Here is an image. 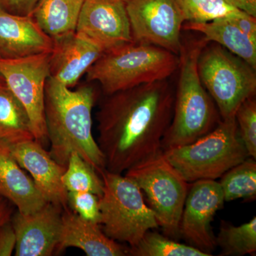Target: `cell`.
I'll list each match as a JSON object with an SVG mask.
<instances>
[{
  "mask_svg": "<svg viewBox=\"0 0 256 256\" xmlns=\"http://www.w3.org/2000/svg\"><path fill=\"white\" fill-rule=\"evenodd\" d=\"M18 164L31 175L35 186L47 202L68 207V192L62 183L66 168L53 159L35 139L8 144Z\"/></svg>",
  "mask_w": 256,
  "mask_h": 256,
  "instance_id": "14",
  "label": "cell"
},
{
  "mask_svg": "<svg viewBox=\"0 0 256 256\" xmlns=\"http://www.w3.org/2000/svg\"><path fill=\"white\" fill-rule=\"evenodd\" d=\"M16 238L11 220L0 227V256H10L14 252Z\"/></svg>",
  "mask_w": 256,
  "mask_h": 256,
  "instance_id": "30",
  "label": "cell"
},
{
  "mask_svg": "<svg viewBox=\"0 0 256 256\" xmlns=\"http://www.w3.org/2000/svg\"><path fill=\"white\" fill-rule=\"evenodd\" d=\"M3 85H5L4 80V78H3L2 77V76L0 75V86Z\"/></svg>",
  "mask_w": 256,
  "mask_h": 256,
  "instance_id": "34",
  "label": "cell"
},
{
  "mask_svg": "<svg viewBox=\"0 0 256 256\" xmlns=\"http://www.w3.org/2000/svg\"><path fill=\"white\" fill-rule=\"evenodd\" d=\"M104 191L99 196L100 225L109 238L134 246L148 230L159 228L137 184L126 175L100 173Z\"/></svg>",
  "mask_w": 256,
  "mask_h": 256,
  "instance_id": "6",
  "label": "cell"
},
{
  "mask_svg": "<svg viewBox=\"0 0 256 256\" xmlns=\"http://www.w3.org/2000/svg\"><path fill=\"white\" fill-rule=\"evenodd\" d=\"M146 195L165 236L178 238L180 224L190 186L166 161L163 152L124 172Z\"/></svg>",
  "mask_w": 256,
  "mask_h": 256,
  "instance_id": "8",
  "label": "cell"
},
{
  "mask_svg": "<svg viewBox=\"0 0 256 256\" xmlns=\"http://www.w3.org/2000/svg\"><path fill=\"white\" fill-rule=\"evenodd\" d=\"M230 20L244 34L256 42V20L254 16L245 14L232 16Z\"/></svg>",
  "mask_w": 256,
  "mask_h": 256,
  "instance_id": "31",
  "label": "cell"
},
{
  "mask_svg": "<svg viewBox=\"0 0 256 256\" xmlns=\"http://www.w3.org/2000/svg\"><path fill=\"white\" fill-rule=\"evenodd\" d=\"M208 42L204 38L183 44L180 76L174 92L172 118L162 140V150L186 146L206 136L222 118L214 102L200 80L197 63Z\"/></svg>",
  "mask_w": 256,
  "mask_h": 256,
  "instance_id": "3",
  "label": "cell"
},
{
  "mask_svg": "<svg viewBox=\"0 0 256 256\" xmlns=\"http://www.w3.org/2000/svg\"><path fill=\"white\" fill-rule=\"evenodd\" d=\"M84 0H38L31 16L52 40L76 32Z\"/></svg>",
  "mask_w": 256,
  "mask_h": 256,
  "instance_id": "20",
  "label": "cell"
},
{
  "mask_svg": "<svg viewBox=\"0 0 256 256\" xmlns=\"http://www.w3.org/2000/svg\"><path fill=\"white\" fill-rule=\"evenodd\" d=\"M228 4L256 18V0H225Z\"/></svg>",
  "mask_w": 256,
  "mask_h": 256,
  "instance_id": "32",
  "label": "cell"
},
{
  "mask_svg": "<svg viewBox=\"0 0 256 256\" xmlns=\"http://www.w3.org/2000/svg\"><path fill=\"white\" fill-rule=\"evenodd\" d=\"M68 248L80 249L88 256H128V248L108 237L100 224L84 220L69 208L62 214L56 252Z\"/></svg>",
  "mask_w": 256,
  "mask_h": 256,
  "instance_id": "17",
  "label": "cell"
},
{
  "mask_svg": "<svg viewBox=\"0 0 256 256\" xmlns=\"http://www.w3.org/2000/svg\"><path fill=\"white\" fill-rule=\"evenodd\" d=\"M174 104L168 79L107 95L96 114L106 170L122 174L162 154Z\"/></svg>",
  "mask_w": 256,
  "mask_h": 256,
  "instance_id": "1",
  "label": "cell"
},
{
  "mask_svg": "<svg viewBox=\"0 0 256 256\" xmlns=\"http://www.w3.org/2000/svg\"><path fill=\"white\" fill-rule=\"evenodd\" d=\"M38 0H0V10L10 14L31 16Z\"/></svg>",
  "mask_w": 256,
  "mask_h": 256,
  "instance_id": "29",
  "label": "cell"
},
{
  "mask_svg": "<svg viewBox=\"0 0 256 256\" xmlns=\"http://www.w3.org/2000/svg\"><path fill=\"white\" fill-rule=\"evenodd\" d=\"M53 41L50 77L70 88L104 53L98 44L76 32Z\"/></svg>",
  "mask_w": 256,
  "mask_h": 256,
  "instance_id": "15",
  "label": "cell"
},
{
  "mask_svg": "<svg viewBox=\"0 0 256 256\" xmlns=\"http://www.w3.org/2000/svg\"><path fill=\"white\" fill-rule=\"evenodd\" d=\"M34 139L28 112L6 84L0 86V141L12 144Z\"/></svg>",
  "mask_w": 256,
  "mask_h": 256,
  "instance_id": "21",
  "label": "cell"
},
{
  "mask_svg": "<svg viewBox=\"0 0 256 256\" xmlns=\"http://www.w3.org/2000/svg\"><path fill=\"white\" fill-rule=\"evenodd\" d=\"M188 22L204 23L217 18L240 16L246 12L225 0H176ZM247 14V13H246Z\"/></svg>",
  "mask_w": 256,
  "mask_h": 256,
  "instance_id": "26",
  "label": "cell"
},
{
  "mask_svg": "<svg viewBox=\"0 0 256 256\" xmlns=\"http://www.w3.org/2000/svg\"><path fill=\"white\" fill-rule=\"evenodd\" d=\"M163 156L188 183L220 178L250 156L236 117L222 120L206 136L186 146L166 150Z\"/></svg>",
  "mask_w": 256,
  "mask_h": 256,
  "instance_id": "5",
  "label": "cell"
},
{
  "mask_svg": "<svg viewBox=\"0 0 256 256\" xmlns=\"http://www.w3.org/2000/svg\"><path fill=\"white\" fill-rule=\"evenodd\" d=\"M0 196L22 214L40 210L46 203L33 180L14 159L9 146L0 141Z\"/></svg>",
  "mask_w": 256,
  "mask_h": 256,
  "instance_id": "18",
  "label": "cell"
},
{
  "mask_svg": "<svg viewBox=\"0 0 256 256\" xmlns=\"http://www.w3.org/2000/svg\"><path fill=\"white\" fill-rule=\"evenodd\" d=\"M94 88L84 85L72 90L48 77L45 87L44 116L50 156L66 168L72 152H77L100 174L106 162L92 132Z\"/></svg>",
  "mask_w": 256,
  "mask_h": 256,
  "instance_id": "2",
  "label": "cell"
},
{
  "mask_svg": "<svg viewBox=\"0 0 256 256\" xmlns=\"http://www.w3.org/2000/svg\"><path fill=\"white\" fill-rule=\"evenodd\" d=\"M12 205L11 202L0 196V227L11 220L14 214Z\"/></svg>",
  "mask_w": 256,
  "mask_h": 256,
  "instance_id": "33",
  "label": "cell"
},
{
  "mask_svg": "<svg viewBox=\"0 0 256 256\" xmlns=\"http://www.w3.org/2000/svg\"><path fill=\"white\" fill-rule=\"evenodd\" d=\"M183 28L200 32L207 42H214L256 69V42L238 28L230 18L204 23L188 22Z\"/></svg>",
  "mask_w": 256,
  "mask_h": 256,
  "instance_id": "19",
  "label": "cell"
},
{
  "mask_svg": "<svg viewBox=\"0 0 256 256\" xmlns=\"http://www.w3.org/2000/svg\"><path fill=\"white\" fill-rule=\"evenodd\" d=\"M132 256H210L192 246L178 242L152 230H148L134 246L128 248Z\"/></svg>",
  "mask_w": 256,
  "mask_h": 256,
  "instance_id": "24",
  "label": "cell"
},
{
  "mask_svg": "<svg viewBox=\"0 0 256 256\" xmlns=\"http://www.w3.org/2000/svg\"><path fill=\"white\" fill-rule=\"evenodd\" d=\"M63 207L46 202L30 214L18 212L11 223L16 234V256H50L56 252L62 225Z\"/></svg>",
  "mask_w": 256,
  "mask_h": 256,
  "instance_id": "13",
  "label": "cell"
},
{
  "mask_svg": "<svg viewBox=\"0 0 256 256\" xmlns=\"http://www.w3.org/2000/svg\"><path fill=\"white\" fill-rule=\"evenodd\" d=\"M76 32L104 52L133 42L124 0H84Z\"/></svg>",
  "mask_w": 256,
  "mask_h": 256,
  "instance_id": "12",
  "label": "cell"
},
{
  "mask_svg": "<svg viewBox=\"0 0 256 256\" xmlns=\"http://www.w3.org/2000/svg\"><path fill=\"white\" fill-rule=\"evenodd\" d=\"M54 41L32 16L0 10V58L16 60L50 53Z\"/></svg>",
  "mask_w": 256,
  "mask_h": 256,
  "instance_id": "16",
  "label": "cell"
},
{
  "mask_svg": "<svg viewBox=\"0 0 256 256\" xmlns=\"http://www.w3.org/2000/svg\"><path fill=\"white\" fill-rule=\"evenodd\" d=\"M62 180L68 192H88L100 196L104 191L100 175L75 152L70 154Z\"/></svg>",
  "mask_w": 256,
  "mask_h": 256,
  "instance_id": "25",
  "label": "cell"
},
{
  "mask_svg": "<svg viewBox=\"0 0 256 256\" xmlns=\"http://www.w3.org/2000/svg\"><path fill=\"white\" fill-rule=\"evenodd\" d=\"M216 246L220 248V256L255 255L256 252V218L236 226L222 220L220 232L216 236Z\"/></svg>",
  "mask_w": 256,
  "mask_h": 256,
  "instance_id": "22",
  "label": "cell"
},
{
  "mask_svg": "<svg viewBox=\"0 0 256 256\" xmlns=\"http://www.w3.org/2000/svg\"><path fill=\"white\" fill-rule=\"evenodd\" d=\"M50 53L16 60L0 58V75L28 112L34 138L47 140L44 116L45 87L50 77Z\"/></svg>",
  "mask_w": 256,
  "mask_h": 256,
  "instance_id": "9",
  "label": "cell"
},
{
  "mask_svg": "<svg viewBox=\"0 0 256 256\" xmlns=\"http://www.w3.org/2000/svg\"><path fill=\"white\" fill-rule=\"evenodd\" d=\"M224 203L223 192L218 182L206 180L193 182L182 214L180 236L192 246L212 256L217 246L212 222Z\"/></svg>",
  "mask_w": 256,
  "mask_h": 256,
  "instance_id": "11",
  "label": "cell"
},
{
  "mask_svg": "<svg viewBox=\"0 0 256 256\" xmlns=\"http://www.w3.org/2000/svg\"><path fill=\"white\" fill-rule=\"evenodd\" d=\"M133 42L180 55L184 15L176 0H124Z\"/></svg>",
  "mask_w": 256,
  "mask_h": 256,
  "instance_id": "10",
  "label": "cell"
},
{
  "mask_svg": "<svg viewBox=\"0 0 256 256\" xmlns=\"http://www.w3.org/2000/svg\"><path fill=\"white\" fill-rule=\"evenodd\" d=\"M68 207L84 220L100 223L99 196L88 192H68Z\"/></svg>",
  "mask_w": 256,
  "mask_h": 256,
  "instance_id": "28",
  "label": "cell"
},
{
  "mask_svg": "<svg viewBox=\"0 0 256 256\" xmlns=\"http://www.w3.org/2000/svg\"><path fill=\"white\" fill-rule=\"evenodd\" d=\"M220 185L224 201L244 200L252 202L256 196V162L249 156L222 176Z\"/></svg>",
  "mask_w": 256,
  "mask_h": 256,
  "instance_id": "23",
  "label": "cell"
},
{
  "mask_svg": "<svg viewBox=\"0 0 256 256\" xmlns=\"http://www.w3.org/2000/svg\"><path fill=\"white\" fill-rule=\"evenodd\" d=\"M197 68L222 120L236 117L242 102L255 97L256 69L220 45H206L198 56Z\"/></svg>",
  "mask_w": 256,
  "mask_h": 256,
  "instance_id": "7",
  "label": "cell"
},
{
  "mask_svg": "<svg viewBox=\"0 0 256 256\" xmlns=\"http://www.w3.org/2000/svg\"><path fill=\"white\" fill-rule=\"evenodd\" d=\"M239 134L250 158L256 159V100L244 101L236 112Z\"/></svg>",
  "mask_w": 256,
  "mask_h": 256,
  "instance_id": "27",
  "label": "cell"
},
{
  "mask_svg": "<svg viewBox=\"0 0 256 256\" xmlns=\"http://www.w3.org/2000/svg\"><path fill=\"white\" fill-rule=\"evenodd\" d=\"M178 56L161 47L132 42L106 50L87 70L88 82H98L107 95L166 80L178 70Z\"/></svg>",
  "mask_w": 256,
  "mask_h": 256,
  "instance_id": "4",
  "label": "cell"
}]
</instances>
